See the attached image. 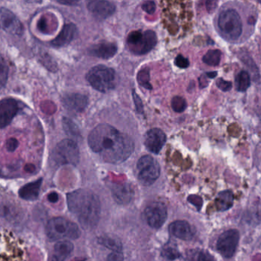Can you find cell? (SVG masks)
Here are the masks:
<instances>
[{
    "instance_id": "cell-1",
    "label": "cell",
    "mask_w": 261,
    "mask_h": 261,
    "mask_svg": "<svg viewBox=\"0 0 261 261\" xmlns=\"http://www.w3.org/2000/svg\"><path fill=\"white\" fill-rule=\"evenodd\" d=\"M88 144L105 162L113 164L126 161L135 149L133 141L128 135L108 124L98 125L92 130L88 137Z\"/></svg>"
},
{
    "instance_id": "cell-2",
    "label": "cell",
    "mask_w": 261,
    "mask_h": 261,
    "mask_svg": "<svg viewBox=\"0 0 261 261\" xmlns=\"http://www.w3.org/2000/svg\"><path fill=\"white\" fill-rule=\"evenodd\" d=\"M69 210L76 216L85 229H92L99 223L100 202L93 192L78 190L68 193L67 196Z\"/></svg>"
},
{
    "instance_id": "cell-3",
    "label": "cell",
    "mask_w": 261,
    "mask_h": 261,
    "mask_svg": "<svg viewBox=\"0 0 261 261\" xmlns=\"http://www.w3.org/2000/svg\"><path fill=\"white\" fill-rule=\"evenodd\" d=\"M0 261H27L24 244L10 231L0 232Z\"/></svg>"
},
{
    "instance_id": "cell-4",
    "label": "cell",
    "mask_w": 261,
    "mask_h": 261,
    "mask_svg": "<svg viewBox=\"0 0 261 261\" xmlns=\"http://www.w3.org/2000/svg\"><path fill=\"white\" fill-rule=\"evenodd\" d=\"M46 234L52 242L64 239L75 240L79 239L81 231L76 224L64 218L58 217L54 218L47 222Z\"/></svg>"
},
{
    "instance_id": "cell-5",
    "label": "cell",
    "mask_w": 261,
    "mask_h": 261,
    "mask_svg": "<svg viewBox=\"0 0 261 261\" xmlns=\"http://www.w3.org/2000/svg\"><path fill=\"white\" fill-rule=\"evenodd\" d=\"M218 24L222 35L229 41H237L242 35V18L234 9H226L221 12Z\"/></svg>"
},
{
    "instance_id": "cell-6",
    "label": "cell",
    "mask_w": 261,
    "mask_h": 261,
    "mask_svg": "<svg viewBox=\"0 0 261 261\" xmlns=\"http://www.w3.org/2000/svg\"><path fill=\"white\" fill-rule=\"evenodd\" d=\"M115 78V70L102 65L93 67L87 75V81L90 85L102 93H107L114 88Z\"/></svg>"
},
{
    "instance_id": "cell-7",
    "label": "cell",
    "mask_w": 261,
    "mask_h": 261,
    "mask_svg": "<svg viewBox=\"0 0 261 261\" xmlns=\"http://www.w3.org/2000/svg\"><path fill=\"white\" fill-rule=\"evenodd\" d=\"M158 42L156 35L153 31L141 32L134 31L128 35L127 39L130 51L137 55H145L152 50Z\"/></svg>"
},
{
    "instance_id": "cell-8",
    "label": "cell",
    "mask_w": 261,
    "mask_h": 261,
    "mask_svg": "<svg viewBox=\"0 0 261 261\" xmlns=\"http://www.w3.org/2000/svg\"><path fill=\"white\" fill-rule=\"evenodd\" d=\"M137 170L138 179L144 186L152 185L161 173V168L158 161L149 155L140 158L137 164Z\"/></svg>"
},
{
    "instance_id": "cell-9",
    "label": "cell",
    "mask_w": 261,
    "mask_h": 261,
    "mask_svg": "<svg viewBox=\"0 0 261 261\" xmlns=\"http://www.w3.org/2000/svg\"><path fill=\"white\" fill-rule=\"evenodd\" d=\"M54 156L58 164L76 165L80 161L79 147L73 140H63L57 145Z\"/></svg>"
},
{
    "instance_id": "cell-10",
    "label": "cell",
    "mask_w": 261,
    "mask_h": 261,
    "mask_svg": "<svg viewBox=\"0 0 261 261\" xmlns=\"http://www.w3.org/2000/svg\"><path fill=\"white\" fill-rule=\"evenodd\" d=\"M240 234L236 229H230L219 236L216 248L221 255L225 258H231L236 254L239 245Z\"/></svg>"
},
{
    "instance_id": "cell-11",
    "label": "cell",
    "mask_w": 261,
    "mask_h": 261,
    "mask_svg": "<svg viewBox=\"0 0 261 261\" xmlns=\"http://www.w3.org/2000/svg\"><path fill=\"white\" fill-rule=\"evenodd\" d=\"M144 216L149 226L155 229H158L162 227L167 220V207L162 202H152L145 208Z\"/></svg>"
},
{
    "instance_id": "cell-12",
    "label": "cell",
    "mask_w": 261,
    "mask_h": 261,
    "mask_svg": "<svg viewBox=\"0 0 261 261\" xmlns=\"http://www.w3.org/2000/svg\"><path fill=\"white\" fill-rule=\"evenodd\" d=\"M0 29L15 36H21L24 30L15 14L6 8H0Z\"/></svg>"
},
{
    "instance_id": "cell-13",
    "label": "cell",
    "mask_w": 261,
    "mask_h": 261,
    "mask_svg": "<svg viewBox=\"0 0 261 261\" xmlns=\"http://www.w3.org/2000/svg\"><path fill=\"white\" fill-rule=\"evenodd\" d=\"M165 133L159 128L149 130L144 135V143L146 148L151 153L158 154L166 143Z\"/></svg>"
},
{
    "instance_id": "cell-14",
    "label": "cell",
    "mask_w": 261,
    "mask_h": 261,
    "mask_svg": "<svg viewBox=\"0 0 261 261\" xmlns=\"http://www.w3.org/2000/svg\"><path fill=\"white\" fill-rule=\"evenodd\" d=\"M18 111V103L15 99L7 98L0 100V128L9 125Z\"/></svg>"
},
{
    "instance_id": "cell-15",
    "label": "cell",
    "mask_w": 261,
    "mask_h": 261,
    "mask_svg": "<svg viewBox=\"0 0 261 261\" xmlns=\"http://www.w3.org/2000/svg\"><path fill=\"white\" fill-rule=\"evenodd\" d=\"M87 7L96 18L102 19L111 16L116 11V6L110 0H87Z\"/></svg>"
},
{
    "instance_id": "cell-16",
    "label": "cell",
    "mask_w": 261,
    "mask_h": 261,
    "mask_svg": "<svg viewBox=\"0 0 261 261\" xmlns=\"http://www.w3.org/2000/svg\"><path fill=\"white\" fill-rule=\"evenodd\" d=\"M169 229L173 236L184 241L191 240L196 233V230L190 223L182 220L172 222Z\"/></svg>"
},
{
    "instance_id": "cell-17",
    "label": "cell",
    "mask_w": 261,
    "mask_h": 261,
    "mask_svg": "<svg viewBox=\"0 0 261 261\" xmlns=\"http://www.w3.org/2000/svg\"><path fill=\"white\" fill-rule=\"evenodd\" d=\"M117 46L114 43L101 42L92 46L89 49V55L102 59H110L117 52Z\"/></svg>"
},
{
    "instance_id": "cell-18",
    "label": "cell",
    "mask_w": 261,
    "mask_h": 261,
    "mask_svg": "<svg viewBox=\"0 0 261 261\" xmlns=\"http://www.w3.org/2000/svg\"><path fill=\"white\" fill-rule=\"evenodd\" d=\"M113 199L120 205H127L132 201L134 192L128 184H115L112 187Z\"/></svg>"
},
{
    "instance_id": "cell-19",
    "label": "cell",
    "mask_w": 261,
    "mask_h": 261,
    "mask_svg": "<svg viewBox=\"0 0 261 261\" xmlns=\"http://www.w3.org/2000/svg\"><path fill=\"white\" fill-rule=\"evenodd\" d=\"M64 107L70 111L81 113L87 106V96L78 93L67 95L64 99Z\"/></svg>"
},
{
    "instance_id": "cell-20",
    "label": "cell",
    "mask_w": 261,
    "mask_h": 261,
    "mask_svg": "<svg viewBox=\"0 0 261 261\" xmlns=\"http://www.w3.org/2000/svg\"><path fill=\"white\" fill-rule=\"evenodd\" d=\"M76 27L74 24H67L64 26L59 35L51 41L54 47H61L68 44L74 38Z\"/></svg>"
},
{
    "instance_id": "cell-21",
    "label": "cell",
    "mask_w": 261,
    "mask_h": 261,
    "mask_svg": "<svg viewBox=\"0 0 261 261\" xmlns=\"http://www.w3.org/2000/svg\"><path fill=\"white\" fill-rule=\"evenodd\" d=\"M41 184H42V179L41 178L35 182L26 184L25 186L21 187L18 192L20 197L29 201H34L38 199Z\"/></svg>"
},
{
    "instance_id": "cell-22",
    "label": "cell",
    "mask_w": 261,
    "mask_h": 261,
    "mask_svg": "<svg viewBox=\"0 0 261 261\" xmlns=\"http://www.w3.org/2000/svg\"><path fill=\"white\" fill-rule=\"evenodd\" d=\"M73 250V245L69 241H61L55 246V252L51 261H65Z\"/></svg>"
},
{
    "instance_id": "cell-23",
    "label": "cell",
    "mask_w": 261,
    "mask_h": 261,
    "mask_svg": "<svg viewBox=\"0 0 261 261\" xmlns=\"http://www.w3.org/2000/svg\"><path fill=\"white\" fill-rule=\"evenodd\" d=\"M234 203V196L232 192L225 190L220 192L216 199V206L218 211L225 212L232 207Z\"/></svg>"
},
{
    "instance_id": "cell-24",
    "label": "cell",
    "mask_w": 261,
    "mask_h": 261,
    "mask_svg": "<svg viewBox=\"0 0 261 261\" xmlns=\"http://www.w3.org/2000/svg\"><path fill=\"white\" fill-rule=\"evenodd\" d=\"M186 258L187 261H216L208 251L200 248L188 250L186 253Z\"/></svg>"
},
{
    "instance_id": "cell-25",
    "label": "cell",
    "mask_w": 261,
    "mask_h": 261,
    "mask_svg": "<svg viewBox=\"0 0 261 261\" xmlns=\"http://www.w3.org/2000/svg\"><path fill=\"white\" fill-rule=\"evenodd\" d=\"M98 242L102 246L113 251H122V244L120 239L113 234H105L98 239Z\"/></svg>"
},
{
    "instance_id": "cell-26",
    "label": "cell",
    "mask_w": 261,
    "mask_h": 261,
    "mask_svg": "<svg viewBox=\"0 0 261 261\" xmlns=\"http://www.w3.org/2000/svg\"><path fill=\"white\" fill-rule=\"evenodd\" d=\"M251 86V77L245 70L239 72L236 77V90L239 92H245Z\"/></svg>"
},
{
    "instance_id": "cell-27",
    "label": "cell",
    "mask_w": 261,
    "mask_h": 261,
    "mask_svg": "<svg viewBox=\"0 0 261 261\" xmlns=\"http://www.w3.org/2000/svg\"><path fill=\"white\" fill-rule=\"evenodd\" d=\"M246 220L248 223L258 225L261 223V203L256 202L246 213Z\"/></svg>"
},
{
    "instance_id": "cell-28",
    "label": "cell",
    "mask_w": 261,
    "mask_h": 261,
    "mask_svg": "<svg viewBox=\"0 0 261 261\" xmlns=\"http://www.w3.org/2000/svg\"><path fill=\"white\" fill-rule=\"evenodd\" d=\"M222 52L219 50H210L204 55L202 61L207 65L216 67L220 64Z\"/></svg>"
},
{
    "instance_id": "cell-29",
    "label": "cell",
    "mask_w": 261,
    "mask_h": 261,
    "mask_svg": "<svg viewBox=\"0 0 261 261\" xmlns=\"http://www.w3.org/2000/svg\"><path fill=\"white\" fill-rule=\"evenodd\" d=\"M137 80L141 87L147 90H151L152 86L150 84V70L148 68H144L140 70L137 76Z\"/></svg>"
},
{
    "instance_id": "cell-30",
    "label": "cell",
    "mask_w": 261,
    "mask_h": 261,
    "mask_svg": "<svg viewBox=\"0 0 261 261\" xmlns=\"http://www.w3.org/2000/svg\"><path fill=\"white\" fill-rule=\"evenodd\" d=\"M63 124H64V130L69 136H72L73 138H80L81 134H80V130L74 122H72L70 119H67V118H64Z\"/></svg>"
},
{
    "instance_id": "cell-31",
    "label": "cell",
    "mask_w": 261,
    "mask_h": 261,
    "mask_svg": "<svg viewBox=\"0 0 261 261\" xmlns=\"http://www.w3.org/2000/svg\"><path fill=\"white\" fill-rule=\"evenodd\" d=\"M161 254L163 257L170 260H174L180 257V254L176 247L173 245H167V246L164 247Z\"/></svg>"
},
{
    "instance_id": "cell-32",
    "label": "cell",
    "mask_w": 261,
    "mask_h": 261,
    "mask_svg": "<svg viewBox=\"0 0 261 261\" xmlns=\"http://www.w3.org/2000/svg\"><path fill=\"white\" fill-rule=\"evenodd\" d=\"M187 102L181 96H175L171 101V107L176 113H182L187 109Z\"/></svg>"
},
{
    "instance_id": "cell-33",
    "label": "cell",
    "mask_w": 261,
    "mask_h": 261,
    "mask_svg": "<svg viewBox=\"0 0 261 261\" xmlns=\"http://www.w3.org/2000/svg\"><path fill=\"white\" fill-rule=\"evenodd\" d=\"M9 74V68L5 60L0 56V88L6 84Z\"/></svg>"
},
{
    "instance_id": "cell-34",
    "label": "cell",
    "mask_w": 261,
    "mask_h": 261,
    "mask_svg": "<svg viewBox=\"0 0 261 261\" xmlns=\"http://www.w3.org/2000/svg\"><path fill=\"white\" fill-rule=\"evenodd\" d=\"M175 64L179 68L185 69L189 67L190 62H189L187 58H184L182 55H179L175 59Z\"/></svg>"
},
{
    "instance_id": "cell-35",
    "label": "cell",
    "mask_w": 261,
    "mask_h": 261,
    "mask_svg": "<svg viewBox=\"0 0 261 261\" xmlns=\"http://www.w3.org/2000/svg\"><path fill=\"white\" fill-rule=\"evenodd\" d=\"M216 85L222 91L227 92L229 91L232 88V84L229 81H224L223 79H219L216 81Z\"/></svg>"
},
{
    "instance_id": "cell-36",
    "label": "cell",
    "mask_w": 261,
    "mask_h": 261,
    "mask_svg": "<svg viewBox=\"0 0 261 261\" xmlns=\"http://www.w3.org/2000/svg\"><path fill=\"white\" fill-rule=\"evenodd\" d=\"M142 9L145 11L147 13L151 15V14L154 13L155 10H156V6H155V3L153 1L147 0V1L143 3Z\"/></svg>"
},
{
    "instance_id": "cell-37",
    "label": "cell",
    "mask_w": 261,
    "mask_h": 261,
    "mask_svg": "<svg viewBox=\"0 0 261 261\" xmlns=\"http://www.w3.org/2000/svg\"><path fill=\"white\" fill-rule=\"evenodd\" d=\"M187 200H188V202H190V203L195 205V206L197 208L198 210H200V208H202V198L199 197V196H196V195H192V196H189Z\"/></svg>"
},
{
    "instance_id": "cell-38",
    "label": "cell",
    "mask_w": 261,
    "mask_h": 261,
    "mask_svg": "<svg viewBox=\"0 0 261 261\" xmlns=\"http://www.w3.org/2000/svg\"><path fill=\"white\" fill-rule=\"evenodd\" d=\"M133 99L135 102V107H136V110L138 113H142L144 111V107H143L142 101L141 98L139 97L138 94L135 93V90H133Z\"/></svg>"
},
{
    "instance_id": "cell-39",
    "label": "cell",
    "mask_w": 261,
    "mask_h": 261,
    "mask_svg": "<svg viewBox=\"0 0 261 261\" xmlns=\"http://www.w3.org/2000/svg\"><path fill=\"white\" fill-rule=\"evenodd\" d=\"M107 261H124L122 251H113L109 255Z\"/></svg>"
},
{
    "instance_id": "cell-40",
    "label": "cell",
    "mask_w": 261,
    "mask_h": 261,
    "mask_svg": "<svg viewBox=\"0 0 261 261\" xmlns=\"http://www.w3.org/2000/svg\"><path fill=\"white\" fill-rule=\"evenodd\" d=\"M18 141L15 138H10L6 141V149L9 151L13 152L18 147Z\"/></svg>"
},
{
    "instance_id": "cell-41",
    "label": "cell",
    "mask_w": 261,
    "mask_h": 261,
    "mask_svg": "<svg viewBox=\"0 0 261 261\" xmlns=\"http://www.w3.org/2000/svg\"><path fill=\"white\" fill-rule=\"evenodd\" d=\"M217 7V0H206V8L208 12H213Z\"/></svg>"
},
{
    "instance_id": "cell-42",
    "label": "cell",
    "mask_w": 261,
    "mask_h": 261,
    "mask_svg": "<svg viewBox=\"0 0 261 261\" xmlns=\"http://www.w3.org/2000/svg\"><path fill=\"white\" fill-rule=\"evenodd\" d=\"M60 4L67 5V6H75L78 4L81 0H54Z\"/></svg>"
},
{
    "instance_id": "cell-43",
    "label": "cell",
    "mask_w": 261,
    "mask_h": 261,
    "mask_svg": "<svg viewBox=\"0 0 261 261\" xmlns=\"http://www.w3.org/2000/svg\"><path fill=\"white\" fill-rule=\"evenodd\" d=\"M58 198L59 197H58V193H55V192L50 193V194L48 195V196H47L48 200L50 201V202H53V203L58 202Z\"/></svg>"
},
{
    "instance_id": "cell-44",
    "label": "cell",
    "mask_w": 261,
    "mask_h": 261,
    "mask_svg": "<svg viewBox=\"0 0 261 261\" xmlns=\"http://www.w3.org/2000/svg\"><path fill=\"white\" fill-rule=\"evenodd\" d=\"M206 75L208 77L214 78L216 77V75H217V72H210V73H207Z\"/></svg>"
},
{
    "instance_id": "cell-45",
    "label": "cell",
    "mask_w": 261,
    "mask_h": 261,
    "mask_svg": "<svg viewBox=\"0 0 261 261\" xmlns=\"http://www.w3.org/2000/svg\"><path fill=\"white\" fill-rule=\"evenodd\" d=\"M86 260H87V259H86L85 257H75V258H73V260H71L70 261H86Z\"/></svg>"
},
{
    "instance_id": "cell-46",
    "label": "cell",
    "mask_w": 261,
    "mask_h": 261,
    "mask_svg": "<svg viewBox=\"0 0 261 261\" xmlns=\"http://www.w3.org/2000/svg\"><path fill=\"white\" fill-rule=\"evenodd\" d=\"M29 3H41V0H25Z\"/></svg>"
},
{
    "instance_id": "cell-47",
    "label": "cell",
    "mask_w": 261,
    "mask_h": 261,
    "mask_svg": "<svg viewBox=\"0 0 261 261\" xmlns=\"http://www.w3.org/2000/svg\"><path fill=\"white\" fill-rule=\"evenodd\" d=\"M259 154H260V155H258L259 158H258V159H257V161H259L258 162H259V164H260V166L261 167V149H260V153H259Z\"/></svg>"
},
{
    "instance_id": "cell-48",
    "label": "cell",
    "mask_w": 261,
    "mask_h": 261,
    "mask_svg": "<svg viewBox=\"0 0 261 261\" xmlns=\"http://www.w3.org/2000/svg\"><path fill=\"white\" fill-rule=\"evenodd\" d=\"M258 2H259V3H260V4H261V0H258Z\"/></svg>"
}]
</instances>
